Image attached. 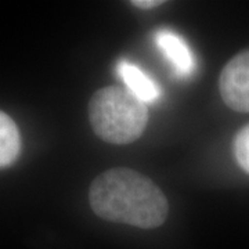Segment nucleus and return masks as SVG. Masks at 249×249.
I'll return each mask as SVG.
<instances>
[{
  "label": "nucleus",
  "mask_w": 249,
  "mask_h": 249,
  "mask_svg": "<svg viewBox=\"0 0 249 249\" xmlns=\"http://www.w3.org/2000/svg\"><path fill=\"white\" fill-rule=\"evenodd\" d=\"M219 89L227 107L237 112H249V50L227 62L220 73Z\"/></svg>",
  "instance_id": "nucleus-3"
},
{
  "label": "nucleus",
  "mask_w": 249,
  "mask_h": 249,
  "mask_svg": "<svg viewBox=\"0 0 249 249\" xmlns=\"http://www.w3.org/2000/svg\"><path fill=\"white\" fill-rule=\"evenodd\" d=\"M234 154L240 166L249 173V124L242 127L234 140Z\"/></svg>",
  "instance_id": "nucleus-7"
},
{
  "label": "nucleus",
  "mask_w": 249,
  "mask_h": 249,
  "mask_svg": "<svg viewBox=\"0 0 249 249\" xmlns=\"http://www.w3.org/2000/svg\"><path fill=\"white\" fill-rule=\"evenodd\" d=\"M89 201L94 213L108 222L155 229L166 220L169 205L151 178L136 170L115 168L93 180Z\"/></svg>",
  "instance_id": "nucleus-1"
},
{
  "label": "nucleus",
  "mask_w": 249,
  "mask_h": 249,
  "mask_svg": "<svg viewBox=\"0 0 249 249\" xmlns=\"http://www.w3.org/2000/svg\"><path fill=\"white\" fill-rule=\"evenodd\" d=\"M89 119L94 133L111 144H130L144 132L148 121L147 104L127 89L109 86L97 90L89 103Z\"/></svg>",
  "instance_id": "nucleus-2"
},
{
  "label": "nucleus",
  "mask_w": 249,
  "mask_h": 249,
  "mask_svg": "<svg viewBox=\"0 0 249 249\" xmlns=\"http://www.w3.org/2000/svg\"><path fill=\"white\" fill-rule=\"evenodd\" d=\"M118 73L126 85V89L133 93L142 103H155L160 96V86L134 64L121 61L118 64Z\"/></svg>",
  "instance_id": "nucleus-5"
},
{
  "label": "nucleus",
  "mask_w": 249,
  "mask_h": 249,
  "mask_svg": "<svg viewBox=\"0 0 249 249\" xmlns=\"http://www.w3.org/2000/svg\"><path fill=\"white\" fill-rule=\"evenodd\" d=\"M155 42L173 65L178 76H188L194 70V57L187 43L169 29H160L155 34Z\"/></svg>",
  "instance_id": "nucleus-4"
},
{
  "label": "nucleus",
  "mask_w": 249,
  "mask_h": 249,
  "mask_svg": "<svg viewBox=\"0 0 249 249\" xmlns=\"http://www.w3.org/2000/svg\"><path fill=\"white\" fill-rule=\"evenodd\" d=\"M136 7H140V9H152V7H157L162 4L163 1H160V0H134L132 1Z\"/></svg>",
  "instance_id": "nucleus-8"
},
{
  "label": "nucleus",
  "mask_w": 249,
  "mask_h": 249,
  "mask_svg": "<svg viewBox=\"0 0 249 249\" xmlns=\"http://www.w3.org/2000/svg\"><path fill=\"white\" fill-rule=\"evenodd\" d=\"M21 148L19 132L16 122L0 111V168L13 163Z\"/></svg>",
  "instance_id": "nucleus-6"
}]
</instances>
